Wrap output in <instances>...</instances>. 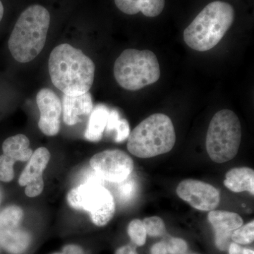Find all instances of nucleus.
<instances>
[{
	"label": "nucleus",
	"mask_w": 254,
	"mask_h": 254,
	"mask_svg": "<svg viewBox=\"0 0 254 254\" xmlns=\"http://www.w3.org/2000/svg\"><path fill=\"white\" fill-rule=\"evenodd\" d=\"M22 209L17 205L6 207L0 213V247L9 254H26L31 250L33 236L21 225Z\"/></svg>",
	"instance_id": "nucleus-8"
},
{
	"label": "nucleus",
	"mask_w": 254,
	"mask_h": 254,
	"mask_svg": "<svg viewBox=\"0 0 254 254\" xmlns=\"http://www.w3.org/2000/svg\"><path fill=\"white\" fill-rule=\"evenodd\" d=\"M117 7L125 14L134 15L141 12L147 17L161 14L165 0H115Z\"/></svg>",
	"instance_id": "nucleus-15"
},
{
	"label": "nucleus",
	"mask_w": 254,
	"mask_h": 254,
	"mask_svg": "<svg viewBox=\"0 0 254 254\" xmlns=\"http://www.w3.org/2000/svg\"><path fill=\"white\" fill-rule=\"evenodd\" d=\"M25 193L30 198L38 196L43 192L44 189V181L43 177L38 179L36 181L30 182L26 186Z\"/></svg>",
	"instance_id": "nucleus-26"
},
{
	"label": "nucleus",
	"mask_w": 254,
	"mask_h": 254,
	"mask_svg": "<svg viewBox=\"0 0 254 254\" xmlns=\"http://www.w3.org/2000/svg\"><path fill=\"white\" fill-rule=\"evenodd\" d=\"M232 240L240 245H249L254 240V222H249L232 232Z\"/></svg>",
	"instance_id": "nucleus-21"
},
{
	"label": "nucleus",
	"mask_w": 254,
	"mask_h": 254,
	"mask_svg": "<svg viewBox=\"0 0 254 254\" xmlns=\"http://www.w3.org/2000/svg\"><path fill=\"white\" fill-rule=\"evenodd\" d=\"M90 165L102 180L113 183L125 181L133 170L131 157L120 150H108L97 153L90 160Z\"/></svg>",
	"instance_id": "nucleus-9"
},
{
	"label": "nucleus",
	"mask_w": 254,
	"mask_h": 254,
	"mask_svg": "<svg viewBox=\"0 0 254 254\" xmlns=\"http://www.w3.org/2000/svg\"><path fill=\"white\" fill-rule=\"evenodd\" d=\"M114 76L125 89L138 91L158 81L160 68L158 58L148 50H124L115 61Z\"/></svg>",
	"instance_id": "nucleus-5"
},
{
	"label": "nucleus",
	"mask_w": 254,
	"mask_h": 254,
	"mask_svg": "<svg viewBox=\"0 0 254 254\" xmlns=\"http://www.w3.org/2000/svg\"><path fill=\"white\" fill-rule=\"evenodd\" d=\"M50 23L49 11L41 5H31L21 13L8 42L10 53L16 61L29 63L41 53Z\"/></svg>",
	"instance_id": "nucleus-2"
},
{
	"label": "nucleus",
	"mask_w": 254,
	"mask_h": 254,
	"mask_svg": "<svg viewBox=\"0 0 254 254\" xmlns=\"http://www.w3.org/2000/svg\"><path fill=\"white\" fill-rule=\"evenodd\" d=\"M208 219L215 229V242L221 245L228 243L232 232L243 225L242 217L232 212L211 210Z\"/></svg>",
	"instance_id": "nucleus-13"
},
{
	"label": "nucleus",
	"mask_w": 254,
	"mask_h": 254,
	"mask_svg": "<svg viewBox=\"0 0 254 254\" xmlns=\"http://www.w3.org/2000/svg\"><path fill=\"white\" fill-rule=\"evenodd\" d=\"M143 224L147 235L150 237L163 236L166 232L165 223L159 217L153 216L145 218Z\"/></svg>",
	"instance_id": "nucleus-22"
},
{
	"label": "nucleus",
	"mask_w": 254,
	"mask_h": 254,
	"mask_svg": "<svg viewBox=\"0 0 254 254\" xmlns=\"http://www.w3.org/2000/svg\"><path fill=\"white\" fill-rule=\"evenodd\" d=\"M36 103L40 111V130L46 136H56L60 131L63 113L59 97L50 88H43L36 95Z\"/></svg>",
	"instance_id": "nucleus-11"
},
{
	"label": "nucleus",
	"mask_w": 254,
	"mask_h": 254,
	"mask_svg": "<svg viewBox=\"0 0 254 254\" xmlns=\"http://www.w3.org/2000/svg\"><path fill=\"white\" fill-rule=\"evenodd\" d=\"M105 130L107 134L115 133V141L117 143L125 141L130 134L128 122L125 119L120 118V113L117 110L110 111Z\"/></svg>",
	"instance_id": "nucleus-19"
},
{
	"label": "nucleus",
	"mask_w": 254,
	"mask_h": 254,
	"mask_svg": "<svg viewBox=\"0 0 254 254\" xmlns=\"http://www.w3.org/2000/svg\"><path fill=\"white\" fill-rule=\"evenodd\" d=\"M48 68L53 84L67 95L87 93L94 81L93 60L81 50L67 43L55 47L50 55Z\"/></svg>",
	"instance_id": "nucleus-1"
},
{
	"label": "nucleus",
	"mask_w": 254,
	"mask_h": 254,
	"mask_svg": "<svg viewBox=\"0 0 254 254\" xmlns=\"http://www.w3.org/2000/svg\"><path fill=\"white\" fill-rule=\"evenodd\" d=\"M242 250L237 243H232L229 248V254H242Z\"/></svg>",
	"instance_id": "nucleus-30"
},
{
	"label": "nucleus",
	"mask_w": 254,
	"mask_h": 254,
	"mask_svg": "<svg viewBox=\"0 0 254 254\" xmlns=\"http://www.w3.org/2000/svg\"><path fill=\"white\" fill-rule=\"evenodd\" d=\"M0 249H1V247H0Z\"/></svg>",
	"instance_id": "nucleus-34"
},
{
	"label": "nucleus",
	"mask_w": 254,
	"mask_h": 254,
	"mask_svg": "<svg viewBox=\"0 0 254 254\" xmlns=\"http://www.w3.org/2000/svg\"><path fill=\"white\" fill-rule=\"evenodd\" d=\"M110 110L105 105H96L92 110L87 125L85 138L92 142L99 141L103 137Z\"/></svg>",
	"instance_id": "nucleus-17"
},
{
	"label": "nucleus",
	"mask_w": 254,
	"mask_h": 254,
	"mask_svg": "<svg viewBox=\"0 0 254 254\" xmlns=\"http://www.w3.org/2000/svg\"><path fill=\"white\" fill-rule=\"evenodd\" d=\"M231 4L215 1L205 6L184 31V41L198 52L211 50L217 46L235 21Z\"/></svg>",
	"instance_id": "nucleus-3"
},
{
	"label": "nucleus",
	"mask_w": 254,
	"mask_h": 254,
	"mask_svg": "<svg viewBox=\"0 0 254 254\" xmlns=\"http://www.w3.org/2000/svg\"><path fill=\"white\" fill-rule=\"evenodd\" d=\"M242 254H254V252L253 250H249V249H245V250H242Z\"/></svg>",
	"instance_id": "nucleus-32"
},
{
	"label": "nucleus",
	"mask_w": 254,
	"mask_h": 254,
	"mask_svg": "<svg viewBox=\"0 0 254 254\" xmlns=\"http://www.w3.org/2000/svg\"><path fill=\"white\" fill-rule=\"evenodd\" d=\"M50 160V151L45 147L38 148L33 152L18 179L20 186H26L30 182L36 181L43 177V172L48 166Z\"/></svg>",
	"instance_id": "nucleus-14"
},
{
	"label": "nucleus",
	"mask_w": 254,
	"mask_h": 254,
	"mask_svg": "<svg viewBox=\"0 0 254 254\" xmlns=\"http://www.w3.org/2000/svg\"></svg>",
	"instance_id": "nucleus-33"
},
{
	"label": "nucleus",
	"mask_w": 254,
	"mask_h": 254,
	"mask_svg": "<svg viewBox=\"0 0 254 254\" xmlns=\"http://www.w3.org/2000/svg\"><path fill=\"white\" fill-rule=\"evenodd\" d=\"M63 120L68 126H73L83 121V117L91 115L93 109V100L89 91L78 95H64Z\"/></svg>",
	"instance_id": "nucleus-12"
},
{
	"label": "nucleus",
	"mask_w": 254,
	"mask_h": 254,
	"mask_svg": "<svg viewBox=\"0 0 254 254\" xmlns=\"http://www.w3.org/2000/svg\"><path fill=\"white\" fill-rule=\"evenodd\" d=\"M136 185L134 180L129 177L125 181L119 183L118 193L120 199L126 202L131 200L136 193Z\"/></svg>",
	"instance_id": "nucleus-24"
},
{
	"label": "nucleus",
	"mask_w": 254,
	"mask_h": 254,
	"mask_svg": "<svg viewBox=\"0 0 254 254\" xmlns=\"http://www.w3.org/2000/svg\"><path fill=\"white\" fill-rule=\"evenodd\" d=\"M4 155L15 161L26 162L31 158L33 150L30 148V141L23 134H17L6 138L2 144Z\"/></svg>",
	"instance_id": "nucleus-18"
},
{
	"label": "nucleus",
	"mask_w": 254,
	"mask_h": 254,
	"mask_svg": "<svg viewBox=\"0 0 254 254\" xmlns=\"http://www.w3.org/2000/svg\"><path fill=\"white\" fill-rule=\"evenodd\" d=\"M167 248L170 254H185L188 250V245L182 239L173 238L169 242Z\"/></svg>",
	"instance_id": "nucleus-25"
},
{
	"label": "nucleus",
	"mask_w": 254,
	"mask_h": 254,
	"mask_svg": "<svg viewBox=\"0 0 254 254\" xmlns=\"http://www.w3.org/2000/svg\"><path fill=\"white\" fill-rule=\"evenodd\" d=\"M50 254H86V252L81 245L71 243L64 246L59 252Z\"/></svg>",
	"instance_id": "nucleus-27"
},
{
	"label": "nucleus",
	"mask_w": 254,
	"mask_h": 254,
	"mask_svg": "<svg viewBox=\"0 0 254 254\" xmlns=\"http://www.w3.org/2000/svg\"><path fill=\"white\" fill-rule=\"evenodd\" d=\"M3 16H4V6H3L2 3H1V0H0V22H1V19H2Z\"/></svg>",
	"instance_id": "nucleus-31"
},
{
	"label": "nucleus",
	"mask_w": 254,
	"mask_h": 254,
	"mask_svg": "<svg viewBox=\"0 0 254 254\" xmlns=\"http://www.w3.org/2000/svg\"><path fill=\"white\" fill-rule=\"evenodd\" d=\"M15 160L3 154L0 155V181L10 182L14 177Z\"/></svg>",
	"instance_id": "nucleus-23"
},
{
	"label": "nucleus",
	"mask_w": 254,
	"mask_h": 254,
	"mask_svg": "<svg viewBox=\"0 0 254 254\" xmlns=\"http://www.w3.org/2000/svg\"><path fill=\"white\" fill-rule=\"evenodd\" d=\"M127 233L135 245L142 247L145 245L147 234L141 220L136 219L130 222L127 228Z\"/></svg>",
	"instance_id": "nucleus-20"
},
{
	"label": "nucleus",
	"mask_w": 254,
	"mask_h": 254,
	"mask_svg": "<svg viewBox=\"0 0 254 254\" xmlns=\"http://www.w3.org/2000/svg\"><path fill=\"white\" fill-rule=\"evenodd\" d=\"M224 185L235 193L249 191L254 194V171L249 168L232 169L227 172Z\"/></svg>",
	"instance_id": "nucleus-16"
},
{
	"label": "nucleus",
	"mask_w": 254,
	"mask_h": 254,
	"mask_svg": "<svg viewBox=\"0 0 254 254\" xmlns=\"http://www.w3.org/2000/svg\"><path fill=\"white\" fill-rule=\"evenodd\" d=\"M115 254H138V253L133 246L127 245L119 247L118 250L115 251Z\"/></svg>",
	"instance_id": "nucleus-29"
},
{
	"label": "nucleus",
	"mask_w": 254,
	"mask_h": 254,
	"mask_svg": "<svg viewBox=\"0 0 254 254\" xmlns=\"http://www.w3.org/2000/svg\"><path fill=\"white\" fill-rule=\"evenodd\" d=\"M177 193L193 208L202 211L215 210L220 203L219 190L212 185L198 180H183L177 187Z\"/></svg>",
	"instance_id": "nucleus-10"
},
{
	"label": "nucleus",
	"mask_w": 254,
	"mask_h": 254,
	"mask_svg": "<svg viewBox=\"0 0 254 254\" xmlns=\"http://www.w3.org/2000/svg\"><path fill=\"white\" fill-rule=\"evenodd\" d=\"M242 128L238 117L230 110L215 114L209 125L205 146L211 160L224 163L235 158L240 149Z\"/></svg>",
	"instance_id": "nucleus-6"
},
{
	"label": "nucleus",
	"mask_w": 254,
	"mask_h": 254,
	"mask_svg": "<svg viewBox=\"0 0 254 254\" xmlns=\"http://www.w3.org/2000/svg\"><path fill=\"white\" fill-rule=\"evenodd\" d=\"M176 133L171 119L156 113L145 119L130 133L127 142L128 151L141 158L165 154L173 149Z\"/></svg>",
	"instance_id": "nucleus-4"
},
{
	"label": "nucleus",
	"mask_w": 254,
	"mask_h": 254,
	"mask_svg": "<svg viewBox=\"0 0 254 254\" xmlns=\"http://www.w3.org/2000/svg\"><path fill=\"white\" fill-rule=\"evenodd\" d=\"M68 205L77 210L88 212L92 222L105 226L115 213L113 195L101 184L86 181L72 189L67 195Z\"/></svg>",
	"instance_id": "nucleus-7"
},
{
	"label": "nucleus",
	"mask_w": 254,
	"mask_h": 254,
	"mask_svg": "<svg viewBox=\"0 0 254 254\" xmlns=\"http://www.w3.org/2000/svg\"><path fill=\"white\" fill-rule=\"evenodd\" d=\"M167 245L164 242L155 244L150 250V254H168Z\"/></svg>",
	"instance_id": "nucleus-28"
}]
</instances>
